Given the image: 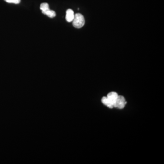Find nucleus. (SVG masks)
<instances>
[{"instance_id": "f257e3e1", "label": "nucleus", "mask_w": 164, "mask_h": 164, "mask_svg": "<svg viewBox=\"0 0 164 164\" xmlns=\"http://www.w3.org/2000/svg\"><path fill=\"white\" fill-rule=\"evenodd\" d=\"M73 25L76 28L82 27L85 24V19L83 15L80 13H76L74 15L73 20Z\"/></svg>"}, {"instance_id": "f03ea898", "label": "nucleus", "mask_w": 164, "mask_h": 164, "mask_svg": "<svg viewBox=\"0 0 164 164\" xmlns=\"http://www.w3.org/2000/svg\"><path fill=\"white\" fill-rule=\"evenodd\" d=\"M40 8L42 10V13L48 17L49 18H53L56 15L54 11L50 9L49 6L47 3H43L41 4Z\"/></svg>"}, {"instance_id": "7ed1b4c3", "label": "nucleus", "mask_w": 164, "mask_h": 164, "mask_svg": "<svg viewBox=\"0 0 164 164\" xmlns=\"http://www.w3.org/2000/svg\"><path fill=\"white\" fill-rule=\"evenodd\" d=\"M126 103L127 102L123 96L118 95L114 103V107L119 109H122L124 108Z\"/></svg>"}, {"instance_id": "20e7f679", "label": "nucleus", "mask_w": 164, "mask_h": 164, "mask_svg": "<svg viewBox=\"0 0 164 164\" xmlns=\"http://www.w3.org/2000/svg\"><path fill=\"white\" fill-rule=\"evenodd\" d=\"M118 96V95L117 93L115 92H112L108 94L107 97L109 99V100L112 103L113 106H114V103H115L116 99L117 98Z\"/></svg>"}, {"instance_id": "39448f33", "label": "nucleus", "mask_w": 164, "mask_h": 164, "mask_svg": "<svg viewBox=\"0 0 164 164\" xmlns=\"http://www.w3.org/2000/svg\"><path fill=\"white\" fill-rule=\"evenodd\" d=\"M74 17V11L72 10L71 9L67 10V11H66V19L67 22H72Z\"/></svg>"}, {"instance_id": "423d86ee", "label": "nucleus", "mask_w": 164, "mask_h": 164, "mask_svg": "<svg viewBox=\"0 0 164 164\" xmlns=\"http://www.w3.org/2000/svg\"><path fill=\"white\" fill-rule=\"evenodd\" d=\"M102 102L104 105H106L107 107H109V109H113L114 108L113 104L110 101L109 99L107 97H103L102 99Z\"/></svg>"}, {"instance_id": "0eeeda50", "label": "nucleus", "mask_w": 164, "mask_h": 164, "mask_svg": "<svg viewBox=\"0 0 164 164\" xmlns=\"http://www.w3.org/2000/svg\"><path fill=\"white\" fill-rule=\"evenodd\" d=\"M4 1L9 3L16 4H18L21 2V0H4Z\"/></svg>"}]
</instances>
